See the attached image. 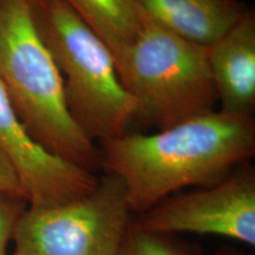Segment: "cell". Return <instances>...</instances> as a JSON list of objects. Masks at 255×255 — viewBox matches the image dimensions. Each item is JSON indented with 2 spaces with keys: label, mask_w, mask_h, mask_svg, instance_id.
Wrapping results in <instances>:
<instances>
[{
  "label": "cell",
  "mask_w": 255,
  "mask_h": 255,
  "mask_svg": "<svg viewBox=\"0 0 255 255\" xmlns=\"http://www.w3.org/2000/svg\"><path fill=\"white\" fill-rule=\"evenodd\" d=\"M105 41L115 62L132 43L143 13L137 0H62Z\"/></svg>",
  "instance_id": "30bf717a"
},
{
  "label": "cell",
  "mask_w": 255,
  "mask_h": 255,
  "mask_svg": "<svg viewBox=\"0 0 255 255\" xmlns=\"http://www.w3.org/2000/svg\"><path fill=\"white\" fill-rule=\"evenodd\" d=\"M0 85L44 149L94 174L101 169L100 149L69 113L62 76L28 0H0Z\"/></svg>",
  "instance_id": "7a4b0ae2"
},
{
  "label": "cell",
  "mask_w": 255,
  "mask_h": 255,
  "mask_svg": "<svg viewBox=\"0 0 255 255\" xmlns=\"http://www.w3.org/2000/svg\"><path fill=\"white\" fill-rule=\"evenodd\" d=\"M27 206L21 197L0 193V255H7L6 248L13 238L19 218Z\"/></svg>",
  "instance_id": "7c38bea8"
},
{
  "label": "cell",
  "mask_w": 255,
  "mask_h": 255,
  "mask_svg": "<svg viewBox=\"0 0 255 255\" xmlns=\"http://www.w3.org/2000/svg\"><path fill=\"white\" fill-rule=\"evenodd\" d=\"M117 71L135 101V121L158 130L214 111L218 103L209 47L177 36L144 14Z\"/></svg>",
  "instance_id": "277c9868"
},
{
  "label": "cell",
  "mask_w": 255,
  "mask_h": 255,
  "mask_svg": "<svg viewBox=\"0 0 255 255\" xmlns=\"http://www.w3.org/2000/svg\"><path fill=\"white\" fill-rule=\"evenodd\" d=\"M0 193L18 196L25 200L17 175L1 151H0Z\"/></svg>",
  "instance_id": "4fadbf2b"
},
{
  "label": "cell",
  "mask_w": 255,
  "mask_h": 255,
  "mask_svg": "<svg viewBox=\"0 0 255 255\" xmlns=\"http://www.w3.org/2000/svg\"><path fill=\"white\" fill-rule=\"evenodd\" d=\"M12 255H17V254H12Z\"/></svg>",
  "instance_id": "9a60e30c"
},
{
  "label": "cell",
  "mask_w": 255,
  "mask_h": 255,
  "mask_svg": "<svg viewBox=\"0 0 255 255\" xmlns=\"http://www.w3.org/2000/svg\"><path fill=\"white\" fill-rule=\"evenodd\" d=\"M131 214L123 183L104 173L97 186L78 199L27 206L14 228V254L121 255Z\"/></svg>",
  "instance_id": "5b68a950"
},
{
  "label": "cell",
  "mask_w": 255,
  "mask_h": 255,
  "mask_svg": "<svg viewBox=\"0 0 255 255\" xmlns=\"http://www.w3.org/2000/svg\"><path fill=\"white\" fill-rule=\"evenodd\" d=\"M33 23L62 76L66 107L92 142L128 132L136 104L105 41L62 0H28Z\"/></svg>",
  "instance_id": "3957f363"
},
{
  "label": "cell",
  "mask_w": 255,
  "mask_h": 255,
  "mask_svg": "<svg viewBox=\"0 0 255 255\" xmlns=\"http://www.w3.org/2000/svg\"><path fill=\"white\" fill-rule=\"evenodd\" d=\"M133 227L159 235L193 233L255 245V171L246 162L221 182L175 194L139 214Z\"/></svg>",
  "instance_id": "8992f818"
},
{
  "label": "cell",
  "mask_w": 255,
  "mask_h": 255,
  "mask_svg": "<svg viewBox=\"0 0 255 255\" xmlns=\"http://www.w3.org/2000/svg\"><path fill=\"white\" fill-rule=\"evenodd\" d=\"M219 255H234V254H219Z\"/></svg>",
  "instance_id": "5bb4252c"
},
{
  "label": "cell",
  "mask_w": 255,
  "mask_h": 255,
  "mask_svg": "<svg viewBox=\"0 0 255 255\" xmlns=\"http://www.w3.org/2000/svg\"><path fill=\"white\" fill-rule=\"evenodd\" d=\"M101 169L123 183L132 214L188 187L225 180L255 152L254 117L210 111L155 133L126 132L101 143Z\"/></svg>",
  "instance_id": "6da1fadb"
},
{
  "label": "cell",
  "mask_w": 255,
  "mask_h": 255,
  "mask_svg": "<svg viewBox=\"0 0 255 255\" xmlns=\"http://www.w3.org/2000/svg\"><path fill=\"white\" fill-rule=\"evenodd\" d=\"M121 255H187L167 235L141 231L131 225Z\"/></svg>",
  "instance_id": "8fae6325"
},
{
  "label": "cell",
  "mask_w": 255,
  "mask_h": 255,
  "mask_svg": "<svg viewBox=\"0 0 255 255\" xmlns=\"http://www.w3.org/2000/svg\"><path fill=\"white\" fill-rule=\"evenodd\" d=\"M209 66L222 111L254 117L255 11L248 8L218 43L209 47Z\"/></svg>",
  "instance_id": "ba28073f"
},
{
  "label": "cell",
  "mask_w": 255,
  "mask_h": 255,
  "mask_svg": "<svg viewBox=\"0 0 255 255\" xmlns=\"http://www.w3.org/2000/svg\"><path fill=\"white\" fill-rule=\"evenodd\" d=\"M0 151L13 168L28 206L60 205L97 186V175L51 154L34 141L1 85Z\"/></svg>",
  "instance_id": "52a82bcc"
},
{
  "label": "cell",
  "mask_w": 255,
  "mask_h": 255,
  "mask_svg": "<svg viewBox=\"0 0 255 255\" xmlns=\"http://www.w3.org/2000/svg\"><path fill=\"white\" fill-rule=\"evenodd\" d=\"M142 13L177 36L210 47L251 6L241 0H137Z\"/></svg>",
  "instance_id": "9c48e42d"
}]
</instances>
